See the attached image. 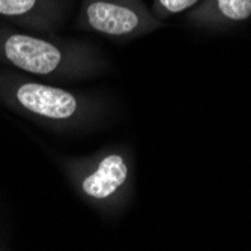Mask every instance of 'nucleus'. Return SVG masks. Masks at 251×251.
<instances>
[{
  "mask_svg": "<svg viewBox=\"0 0 251 251\" xmlns=\"http://www.w3.org/2000/svg\"><path fill=\"white\" fill-rule=\"evenodd\" d=\"M0 105L57 134L81 135L105 128L116 107L100 90L68 89L25 73L0 70Z\"/></svg>",
  "mask_w": 251,
  "mask_h": 251,
  "instance_id": "obj_1",
  "label": "nucleus"
},
{
  "mask_svg": "<svg viewBox=\"0 0 251 251\" xmlns=\"http://www.w3.org/2000/svg\"><path fill=\"white\" fill-rule=\"evenodd\" d=\"M0 63L53 83L89 81L104 75L110 62L94 42L0 26Z\"/></svg>",
  "mask_w": 251,
  "mask_h": 251,
  "instance_id": "obj_2",
  "label": "nucleus"
},
{
  "mask_svg": "<svg viewBox=\"0 0 251 251\" xmlns=\"http://www.w3.org/2000/svg\"><path fill=\"white\" fill-rule=\"evenodd\" d=\"M73 193L102 218L121 217L135 194V153L126 143L105 145L87 155L57 158Z\"/></svg>",
  "mask_w": 251,
  "mask_h": 251,
  "instance_id": "obj_3",
  "label": "nucleus"
},
{
  "mask_svg": "<svg viewBox=\"0 0 251 251\" xmlns=\"http://www.w3.org/2000/svg\"><path fill=\"white\" fill-rule=\"evenodd\" d=\"M77 26L113 41H131L166 26L145 0H81Z\"/></svg>",
  "mask_w": 251,
  "mask_h": 251,
  "instance_id": "obj_4",
  "label": "nucleus"
},
{
  "mask_svg": "<svg viewBox=\"0 0 251 251\" xmlns=\"http://www.w3.org/2000/svg\"><path fill=\"white\" fill-rule=\"evenodd\" d=\"M68 12L70 0H0V18L36 33H56Z\"/></svg>",
  "mask_w": 251,
  "mask_h": 251,
  "instance_id": "obj_5",
  "label": "nucleus"
},
{
  "mask_svg": "<svg viewBox=\"0 0 251 251\" xmlns=\"http://www.w3.org/2000/svg\"><path fill=\"white\" fill-rule=\"evenodd\" d=\"M251 18V0H201L187 11V21L209 32L232 30Z\"/></svg>",
  "mask_w": 251,
  "mask_h": 251,
  "instance_id": "obj_6",
  "label": "nucleus"
},
{
  "mask_svg": "<svg viewBox=\"0 0 251 251\" xmlns=\"http://www.w3.org/2000/svg\"><path fill=\"white\" fill-rule=\"evenodd\" d=\"M200 2L201 0H152L151 11L156 18L166 21L177 14L190 11Z\"/></svg>",
  "mask_w": 251,
  "mask_h": 251,
  "instance_id": "obj_7",
  "label": "nucleus"
}]
</instances>
